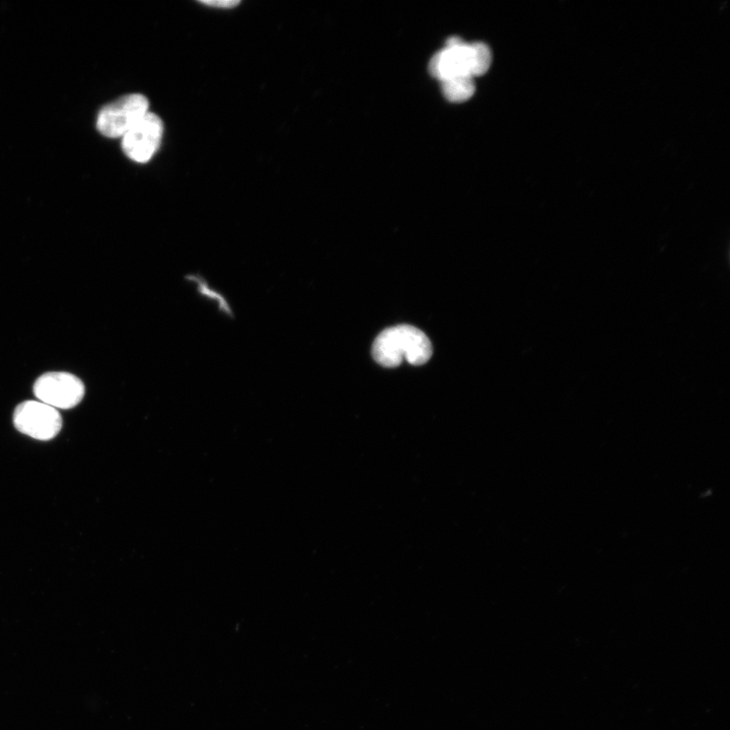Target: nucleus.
<instances>
[{"mask_svg": "<svg viewBox=\"0 0 730 730\" xmlns=\"http://www.w3.org/2000/svg\"><path fill=\"white\" fill-rule=\"evenodd\" d=\"M86 393L84 383L68 373H48L34 385L38 400L54 409H71L79 405Z\"/></svg>", "mask_w": 730, "mask_h": 730, "instance_id": "nucleus-3", "label": "nucleus"}, {"mask_svg": "<svg viewBox=\"0 0 730 730\" xmlns=\"http://www.w3.org/2000/svg\"><path fill=\"white\" fill-rule=\"evenodd\" d=\"M472 48V77L484 76L492 63V52L488 45L482 42L471 44Z\"/></svg>", "mask_w": 730, "mask_h": 730, "instance_id": "nucleus-8", "label": "nucleus"}, {"mask_svg": "<svg viewBox=\"0 0 730 730\" xmlns=\"http://www.w3.org/2000/svg\"><path fill=\"white\" fill-rule=\"evenodd\" d=\"M429 72L441 83L463 76L472 77L471 44L458 37L450 38L446 48L431 58Z\"/></svg>", "mask_w": 730, "mask_h": 730, "instance_id": "nucleus-6", "label": "nucleus"}, {"mask_svg": "<svg viewBox=\"0 0 730 730\" xmlns=\"http://www.w3.org/2000/svg\"><path fill=\"white\" fill-rule=\"evenodd\" d=\"M445 98L452 103H465L472 99L476 92L474 78L463 76L442 83Z\"/></svg>", "mask_w": 730, "mask_h": 730, "instance_id": "nucleus-7", "label": "nucleus"}, {"mask_svg": "<svg viewBox=\"0 0 730 730\" xmlns=\"http://www.w3.org/2000/svg\"><path fill=\"white\" fill-rule=\"evenodd\" d=\"M201 4L209 7L231 9L240 5V2H237V0L236 2L235 0H208V2H201Z\"/></svg>", "mask_w": 730, "mask_h": 730, "instance_id": "nucleus-9", "label": "nucleus"}, {"mask_svg": "<svg viewBox=\"0 0 730 730\" xmlns=\"http://www.w3.org/2000/svg\"><path fill=\"white\" fill-rule=\"evenodd\" d=\"M148 99L139 94L128 95L104 107L97 128L109 138L123 137L143 116L149 113Z\"/></svg>", "mask_w": 730, "mask_h": 730, "instance_id": "nucleus-2", "label": "nucleus"}, {"mask_svg": "<svg viewBox=\"0 0 730 730\" xmlns=\"http://www.w3.org/2000/svg\"><path fill=\"white\" fill-rule=\"evenodd\" d=\"M163 134L162 119L148 113L122 137L123 152L136 163H148L159 150Z\"/></svg>", "mask_w": 730, "mask_h": 730, "instance_id": "nucleus-4", "label": "nucleus"}, {"mask_svg": "<svg viewBox=\"0 0 730 730\" xmlns=\"http://www.w3.org/2000/svg\"><path fill=\"white\" fill-rule=\"evenodd\" d=\"M432 355L429 338L419 329L401 325L382 332L373 346L375 360L385 368H397L407 360L413 365L426 363Z\"/></svg>", "mask_w": 730, "mask_h": 730, "instance_id": "nucleus-1", "label": "nucleus"}, {"mask_svg": "<svg viewBox=\"0 0 730 730\" xmlns=\"http://www.w3.org/2000/svg\"><path fill=\"white\" fill-rule=\"evenodd\" d=\"M16 428L38 441H50L62 428V417L54 409L40 401L20 404L14 414Z\"/></svg>", "mask_w": 730, "mask_h": 730, "instance_id": "nucleus-5", "label": "nucleus"}]
</instances>
